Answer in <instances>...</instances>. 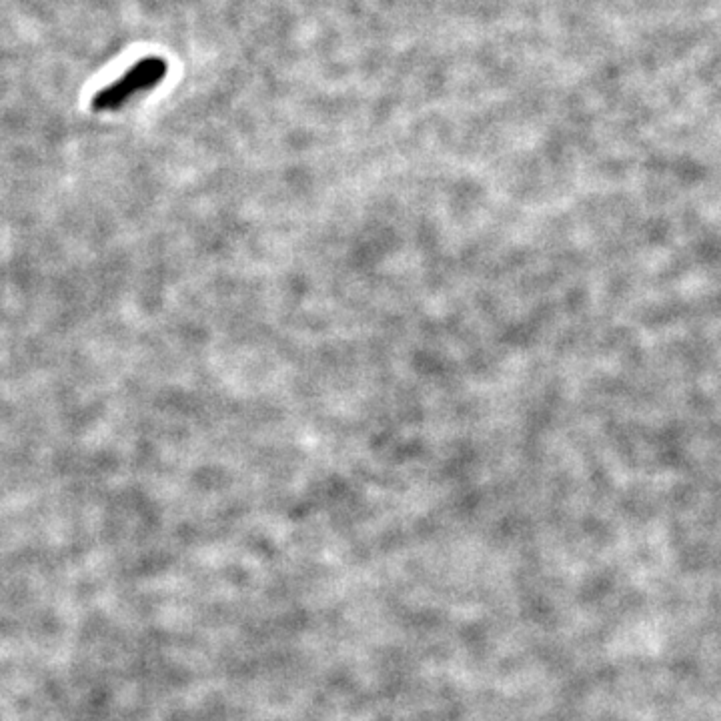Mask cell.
<instances>
[{
	"instance_id": "obj_1",
	"label": "cell",
	"mask_w": 721,
	"mask_h": 721,
	"mask_svg": "<svg viewBox=\"0 0 721 721\" xmlns=\"http://www.w3.org/2000/svg\"><path fill=\"white\" fill-rule=\"evenodd\" d=\"M167 71H169V67H167L165 59L147 57V59L137 61L119 81L101 89L93 97V103H91L93 111H97V113L119 111L137 93H145V91H151L157 85H161L163 79L167 77Z\"/></svg>"
}]
</instances>
